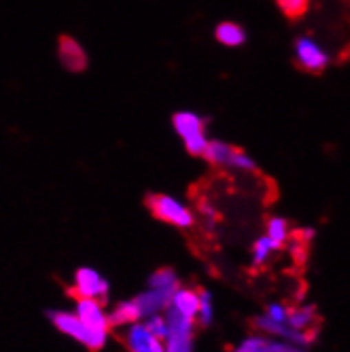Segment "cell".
<instances>
[{"label":"cell","mask_w":350,"mask_h":352,"mask_svg":"<svg viewBox=\"0 0 350 352\" xmlns=\"http://www.w3.org/2000/svg\"><path fill=\"white\" fill-rule=\"evenodd\" d=\"M267 352H308V348L297 346V344H291V342H285V340H281V342L270 340Z\"/></svg>","instance_id":"obj_23"},{"label":"cell","mask_w":350,"mask_h":352,"mask_svg":"<svg viewBox=\"0 0 350 352\" xmlns=\"http://www.w3.org/2000/svg\"><path fill=\"white\" fill-rule=\"evenodd\" d=\"M289 314H291V308L285 306V304H276V301L265 308V316H270L272 320H276L281 324H287L289 322Z\"/></svg>","instance_id":"obj_22"},{"label":"cell","mask_w":350,"mask_h":352,"mask_svg":"<svg viewBox=\"0 0 350 352\" xmlns=\"http://www.w3.org/2000/svg\"><path fill=\"white\" fill-rule=\"evenodd\" d=\"M58 60L64 66V70H68L72 74L85 72L89 66V58H87V52L83 49V45L77 38H72L70 34H62L58 38Z\"/></svg>","instance_id":"obj_8"},{"label":"cell","mask_w":350,"mask_h":352,"mask_svg":"<svg viewBox=\"0 0 350 352\" xmlns=\"http://www.w3.org/2000/svg\"><path fill=\"white\" fill-rule=\"evenodd\" d=\"M215 36L221 45L225 47H240L246 41V32L242 26H238L236 21H223L217 26Z\"/></svg>","instance_id":"obj_14"},{"label":"cell","mask_w":350,"mask_h":352,"mask_svg":"<svg viewBox=\"0 0 350 352\" xmlns=\"http://www.w3.org/2000/svg\"><path fill=\"white\" fill-rule=\"evenodd\" d=\"M230 168L242 170V172H257L255 160H253L251 155H248V153H244V151L238 148V146H236V151H234V157H232V162H230Z\"/></svg>","instance_id":"obj_21"},{"label":"cell","mask_w":350,"mask_h":352,"mask_svg":"<svg viewBox=\"0 0 350 352\" xmlns=\"http://www.w3.org/2000/svg\"><path fill=\"white\" fill-rule=\"evenodd\" d=\"M179 291V289H177ZM177 291H164V289H149L144 293H138L134 297L136 306L142 314V318H149L153 314H162L170 308L172 304V297Z\"/></svg>","instance_id":"obj_10"},{"label":"cell","mask_w":350,"mask_h":352,"mask_svg":"<svg viewBox=\"0 0 350 352\" xmlns=\"http://www.w3.org/2000/svg\"><path fill=\"white\" fill-rule=\"evenodd\" d=\"M234 151L236 146L234 144H228L223 140H210L208 142V148L204 153V160L210 164V166H223V168H230V162L234 157Z\"/></svg>","instance_id":"obj_13"},{"label":"cell","mask_w":350,"mask_h":352,"mask_svg":"<svg viewBox=\"0 0 350 352\" xmlns=\"http://www.w3.org/2000/svg\"><path fill=\"white\" fill-rule=\"evenodd\" d=\"M197 299H199V310H197V327L208 329L215 322V306H212V293L206 287H195Z\"/></svg>","instance_id":"obj_16"},{"label":"cell","mask_w":350,"mask_h":352,"mask_svg":"<svg viewBox=\"0 0 350 352\" xmlns=\"http://www.w3.org/2000/svg\"><path fill=\"white\" fill-rule=\"evenodd\" d=\"M142 322L146 324V329L151 331L155 338H160L162 342H166V340H168V336H170V324H168V318H166V314H164V312H162V314L149 316V318H144Z\"/></svg>","instance_id":"obj_20"},{"label":"cell","mask_w":350,"mask_h":352,"mask_svg":"<svg viewBox=\"0 0 350 352\" xmlns=\"http://www.w3.org/2000/svg\"><path fill=\"white\" fill-rule=\"evenodd\" d=\"M164 314L170 324V336L166 340V352H193L197 320L183 314L174 306H170Z\"/></svg>","instance_id":"obj_4"},{"label":"cell","mask_w":350,"mask_h":352,"mask_svg":"<svg viewBox=\"0 0 350 352\" xmlns=\"http://www.w3.org/2000/svg\"><path fill=\"white\" fill-rule=\"evenodd\" d=\"M206 119L199 117L191 111H181L172 117L174 132H177L187 148V153L193 157H204L208 148V136H206Z\"/></svg>","instance_id":"obj_1"},{"label":"cell","mask_w":350,"mask_h":352,"mask_svg":"<svg viewBox=\"0 0 350 352\" xmlns=\"http://www.w3.org/2000/svg\"><path fill=\"white\" fill-rule=\"evenodd\" d=\"M49 320L56 327V329L68 338H72L74 342L83 344L85 348H89L91 352H98L107 346V336H100L96 331H91L89 327L77 316V312H66V310H52L49 312Z\"/></svg>","instance_id":"obj_2"},{"label":"cell","mask_w":350,"mask_h":352,"mask_svg":"<svg viewBox=\"0 0 350 352\" xmlns=\"http://www.w3.org/2000/svg\"><path fill=\"white\" fill-rule=\"evenodd\" d=\"M70 293L77 299H98L100 304H107L111 295V285L100 272L91 267H79L74 272V285Z\"/></svg>","instance_id":"obj_5"},{"label":"cell","mask_w":350,"mask_h":352,"mask_svg":"<svg viewBox=\"0 0 350 352\" xmlns=\"http://www.w3.org/2000/svg\"><path fill=\"white\" fill-rule=\"evenodd\" d=\"M197 212L202 214V217H206L208 221L217 219V208L210 202H206V199H199V202H197Z\"/></svg>","instance_id":"obj_24"},{"label":"cell","mask_w":350,"mask_h":352,"mask_svg":"<svg viewBox=\"0 0 350 352\" xmlns=\"http://www.w3.org/2000/svg\"><path fill=\"white\" fill-rule=\"evenodd\" d=\"M146 285H149V289H164V291H177L181 287L179 276L172 267H157L146 278Z\"/></svg>","instance_id":"obj_15"},{"label":"cell","mask_w":350,"mask_h":352,"mask_svg":"<svg viewBox=\"0 0 350 352\" xmlns=\"http://www.w3.org/2000/svg\"><path fill=\"white\" fill-rule=\"evenodd\" d=\"M316 306H299V308H291L289 314V327L299 331H314L316 329Z\"/></svg>","instance_id":"obj_12"},{"label":"cell","mask_w":350,"mask_h":352,"mask_svg":"<svg viewBox=\"0 0 350 352\" xmlns=\"http://www.w3.org/2000/svg\"><path fill=\"white\" fill-rule=\"evenodd\" d=\"M121 340L126 344L128 352H166V342L149 331L142 320L128 324Z\"/></svg>","instance_id":"obj_7"},{"label":"cell","mask_w":350,"mask_h":352,"mask_svg":"<svg viewBox=\"0 0 350 352\" xmlns=\"http://www.w3.org/2000/svg\"><path fill=\"white\" fill-rule=\"evenodd\" d=\"M109 320H111V327H128L132 322H138L142 320V314L136 306L134 299H126V301H119V304L113 308V312L109 314Z\"/></svg>","instance_id":"obj_11"},{"label":"cell","mask_w":350,"mask_h":352,"mask_svg":"<svg viewBox=\"0 0 350 352\" xmlns=\"http://www.w3.org/2000/svg\"><path fill=\"white\" fill-rule=\"evenodd\" d=\"M105 304H100L98 299H77V306H74V312L77 316L89 327L91 331L100 333V336H107L111 333V320H109V314L105 312L102 308Z\"/></svg>","instance_id":"obj_9"},{"label":"cell","mask_w":350,"mask_h":352,"mask_svg":"<svg viewBox=\"0 0 350 352\" xmlns=\"http://www.w3.org/2000/svg\"><path fill=\"white\" fill-rule=\"evenodd\" d=\"M281 248H283V246H278L270 236H259V238L253 242V265H255V267L267 265L270 259H272V255L276 253V250H281Z\"/></svg>","instance_id":"obj_17"},{"label":"cell","mask_w":350,"mask_h":352,"mask_svg":"<svg viewBox=\"0 0 350 352\" xmlns=\"http://www.w3.org/2000/svg\"><path fill=\"white\" fill-rule=\"evenodd\" d=\"M295 64L304 72L320 74L329 66V54L312 36H299L295 38Z\"/></svg>","instance_id":"obj_6"},{"label":"cell","mask_w":350,"mask_h":352,"mask_svg":"<svg viewBox=\"0 0 350 352\" xmlns=\"http://www.w3.org/2000/svg\"><path fill=\"white\" fill-rule=\"evenodd\" d=\"M312 0H276L278 9L289 17V19H299L304 17L310 9Z\"/></svg>","instance_id":"obj_19"},{"label":"cell","mask_w":350,"mask_h":352,"mask_svg":"<svg viewBox=\"0 0 350 352\" xmlns=\"http://www.w3.org/2000/svg\"><path fill=\"white\" fill-rule=\"evenodd\" d=\"M144 204L155 219L172 225V228H179V230H193L195 228L193 210H189L185 204H181L179 199H174L172 195L151 193V195H146Z\"/></svg>","instance_id":"obj_3"},{"label":"cell","mask_w":350,"mask_h":352,"mask_svg":"<svg viewBox=\"0 0 350 352\" xmlns=\"http://www.w3.org/2000/svg\"><path fill=\"white\" fill-rule=\"evenodd\" d=\"M265 232H267L265 236H270L278 246H285L291 240V234H293L289 221L283 219V217H267V221H265Z\"/></svg>","instance_id":"obj_18"}]
</instances>
